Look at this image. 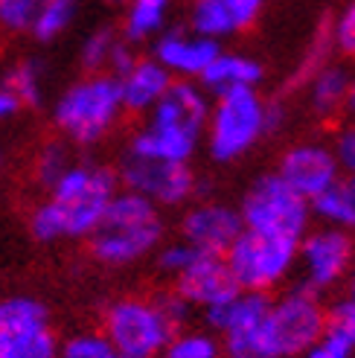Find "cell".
<instances>
[{
  "label": "cell",
  "mask_w": 355,
  "mask_h": 358,
  "mask_svg": "<svg viewBox=\"0 0 355 358\" xmlns=\"http://www.w3.org/2000/svg\"><path fill=\"white\" fill-rule=\"evenodd\" d=\"M262 76H265V67L254 56L239 50H219V56L201 73L198 85L210 96H222L233 91H256Z\"/></svg>",
  "instance_id": "cell-18"
},
{
  "label": "cell",
  "mask_w": 355,
  "mask_h": 358,
  "mask_svg": "<svg viewBox=\"0 0 355 358\" xmlns=\"http://www.w3.org/2000/svg\"><path fill=\"white\" fill-rule=\"evenodd\" d=\"M164 234L166 224L161 219V207L131 189H119L96 230L87 236V248L102 265L126 268L154 254L164 245Z\"/></svg>",
  "instance_id": "cell-4"
},
{
  "label": "cell",
  "mask_w": 355,
  "mask_h": 358,
  "mask_svg": "<svg viewBox=\"0 0 355 358\" xmlns=\"http://www.w3.org/2000/svg\"><path fill=\"white\" fill-rule=\"evenodd\" d=\"M277 175L297 195H303L306 201H314L317 195L326 192L341 178V166L332 146L306 140V143H294L291 149L282 152Z\"/></svg>",
  "instance_id": "cell-12"
},
{
  "label": "cell",
  "mask_w": 355,
  "mask_h": 358,
  "mask_svg": "<svg viewBox=\"0 0 355 358\" xmlns=\"http://www.w3.org/2000/svg\"><path fill=\"white\" fill-rule=\"evenodd\" d=\"M59 358H119V352L105 332H79L61 344Z\"/></svg>",
  "instance_id": "cell-31"
},
{
  "label": "cell",
  "mask_w": 355,
  "mask_h": 358,
  "mask_svg": "<svg viewBox=\"0 0 355 358\" xmlns=\"http://www.w3.org/2000/svg\"><path fill=\"white\" fill-rule=\"evenodd\" d=\"M344 111L355 114V79H349V87H347V99H344Z\"/></svg>",
  "instance_id": "cell-38"
},
{
  "label": "cell",
  "mask_w": 355,
  "mask_h": 358,
  "mask_svg": "<svg viewBox=\"0 0 355 358\" xmlns=\"http://www.w3.org/2000/svg\"><path fill=\"white\" fill-rule=\"evenodd\" d=\"M326 329V306L321 294L291 289L271 300L268 315L254 329L222 338L227 358H300Z\"/></svg>",
  "instance_id": "cell-2"
},
{
  "label": "cell",
  "mask_w": 355,
  "mask_h": 358,
  "mask_svg": "<svg viewBox=\"0 0 355 358\" xmlns=\"http://www.w3.org/2000/svg\"><path fill=\"white\" fill-rule=\"evenodd\" d=\"M99 3H105V6H126L129 0H99Z\"/></svg>",
  "instance_id": "cell-40"
},
{
  "label": "cell",
  "mask_w": 355,
  "mask_h": 358,
  "mask_svg": "<svg viewBox=\"0 0 355 358\" xmlns=\"http://www.w3.org/2000/svg\"><path fill=\"white\" fill-rule=\"evenodd\" d=\"M70 164H73L70 149L64 146L61 140H50V143H44V146H41L38 157H35V181H38L44 189H50L64 175V169Z\"/></svg>",
  "instance_id": "cell-30"
},
{
  "label": "cell",
  "mask_w": 355,
  "mask_h": 358,
  "mask_svg": "<svg viewBox=\"0 0 355 358\" xmlns=\"http://www.w3.org/2000/svg\"><path fill=\"white\" fill-rule=\"evenodd\" d=\"M47 324H50V312L41 300L27 297V294L0 297V332L32 329V327H47Z\"/></svg>",
  "instance_id": "cell-27"
},
{
  "label": "cell",
  "mask_w": 355,
  "mask_h": 358,
  "mask_svg": "<svg viewBox=\"0 0 355 358\" xmlns=\"http://www.w3.org/2000/svg\"><path fill=\"white\" fill-rule=\"evenodd\" d=\"M122 111L119 85L111 73H85L52 102V125L73 146H96L108 137Z\"/></svg>",
  "instance_id": "cell-5"
},
{
  "label": "cell",
  "mask_w": 355,
  "mask_h": 358,
  "mask_svg": "<svg viewBox=\"0 0 355 358\" xmlns=\"http://www.w3.org/2000/svg\"><path fill=\"white\" fill-rule=\"evenodd\" d=\"M59 338L47 327L0 332V358H59Z\"/></svg>",
  "instance_id": "cell-23"
},
{
  "label": "cell",
  "mask_w": 355,
  "mask_h": 358,
  "mask_svg": "<svg viewBox=\"0 0 355 358\" xmlns=\"http://www.w3.org/2000/svg\"><path fill=\"white\" fill-rule=\"evenodd\" d=\"M329 38L338 52L355 59V0L344 3V9L335 15V21L329 24Z\"/></svg>",
  "instance_id": "cell-34"
},
{
  "label": "cell",
  "mask_w": 355,
  "mask_h": 358,
  "mask_svg": "<svg viewBox=\"0 0 355 358\" xmlns=\"http://www.w3.org/2000/svg\"><path fill=\"white\" fill-rule=\"evenodd\" d=\"M355 262V242L349 230L317 227L297 242V265L303 274V289L321 294L347 280Z\"/></svg>",
  "instance_id": "cell-10"
},
{
  "label": "cell",
  "mask_w": 355,
  "mask_h": 358,
  "mask_svg": "<svg viewBox=\"0 0 355 358\" xmlns=\"http://www.w3.org/2000/svg\"><path fill=\"white\" fill-rule=\"evenodd\" d=\"M224 265L242 292L268 294L297 268V239L242 230L239 239L224 250Z\"/></svg>",
  "instance_id": "cell-8"
},
{
  "label": "cell",
  "mask_w": 355,
  "mask_h": 358,
  "mask_svg": "<svg viewBox=\"0 0 355 358\" xmlns=\"http://www.w3.org/2000/svg\"><path fill=\"white\" fill-rule=\"evenodd\" d=\"M324 335L335 338V341L347 344L349 350H355V303H349L347 297L338 300L332 309H326V329Z\"/></svg>",
  "instance_id": "cell-33"
},
{
  "label": "cell",
  "mask_w": 355,
  "mask_h": 358,
  "mask_svg": "<svg viewBox=\"0 0 355 358\" xmlns=\"http://www.w3.org/2000/svg\"><path fill=\"white\" fill-rule=\"evenodd\" d=\"M172 73L154 62L152 56H137V62L126 70L122 76H117L119 85V99L126 114H149L157 102L164 99V94L172 85Z\"/></svg>",
  "instance_id": "cell-17"
},
{
  "label": "cell",
  "mask_w": 355,
  "mask_h": 358,
  "mask_svg": "<svg viewBox=\"0 0 355 358\" xmlns=\"http://www.w3.org/2000/svg\"><path fill=\"white\" fill-rule=\"evenodd\" d=\"M154 254H157V268H161L166 277L178 280L189 265H195V259L201 257V250H198V248H192V245L184 242V239H178V242L161 245V248L154 250Z\"/></svg>",
  "instance_id": "cell-32"
},
{
  "label": "cell",
  "mask_w": 355,
  "mask_h": 358,
  "mask_svg": "<svg viewBox=\"0 0 355 358\" xmlns=\"http://www.w3.org/2000/svg\"><path fill=\"white\" fill-rule=\"evenodd\" d=\"M117 178L126 184V189L143 195L154 207L187 204L195 195V189H198V181H195V172L189 169V164H172V160L140 157L129 152L122 157Z\"/></svg>",
  "instance_id": "cell-11"
},
{
  "label": "cell",
  "mask_w": 355,
  "mask_h": 358,
  "mask_svg": "<svg viewBox=\"0 0 355 358\" xmlns=\"http://www.w3.org/2000/svg\"><path fill=\"white\" fill-rule=\"evenodd\" d=\"M47 192L50 195L29 216L32 236L38 242L87 239L119 192V178L102 164L73 160Z\"/></svg>",
  "instance_id": "cell-1"
},
{
  "label": "cell",
  "mask_w": 355,
  "mask_h": 358,
  "mask_svg": "<svg viewBox=\"0 0 355 358\" xmlns=\"http://www.w3.org/2000/svg\"><path fill=\"white\" fill-rule=\"evenodd\" d=\"M175 292L181 294L189 306L195 309H210L216 303L227 300L233 292H239L236 280L230 277L224 257L216 254H201L195 259V265H189L187 271L175 280Z\"/></svg>",
  "instance_id": "cell-16"
},
{
  "label": "cell",
  "mask_w": 355,
  "mask_h": 358,
  "mask_svg": "<svg viewBox=\"0 0 355 358\" xmlns=\"http://www.w3.org/2000/svg\"><path fill=\"white\" fill-rule=\"evenodd\" d=\"M17 111H21V105H17V99L6 91L3 85H0V122H6V120H12Z\"/></svg>",
  "instance_id": "cell-37"
},
{
  "label": "cell",
  "mask_w": 355,
  "mask_h": 358,
  "mask_svg": "<svg viewBox=\"0 0 355 358\" xmlns=\"http://www.w3.org/2000/svg\"><path fill=\"white\" fill-rule=\"evenodd\" d=\"M312 216L326 227L355 230V175H341L326 192L312 201Z\"/></svg>",
  "instance_id": "cell-21"
},
{
  "label": "cell",
  "mask_w": 355,
  "mask_h": 358,
  "mask_svg": "<svg viewBox=\"0 0 355 358\" xmlns=\"http://www.w3.org/2000/svg\"><path fill=\"white\" fill-rule=\"evenodd\" d=\"M245 230L236 207L224 201H201L192 204L181 216V239L198 248L201 254L224 257V250L239 239Z\"/></svg>",
  "instance_id": "cell-13"
},
{
  "label": "cell",
  "mask_w": 355,
  "mask_h": 358,
  "mask_svg": "<svg viewBox=\"0 0 355 358\" xmlns=\"http://www.w3.org/2000/svg\"><path fill=\"white\" fill-rule=\"evenodd\" d=\"M0 85L17 99V105L27 108H38L44 102V67L38 59H17L6 67Z\"/></svg>",
  "instance_id": "cell-24"
},
{
  "label": "cell",
  "mask_w": 355,
  "mask_h": 358,
  "mask_svg": "<svg viewBox=\"0 0 355 358\" xmlns=\"http://www.w3.org/2000/svg\"><path fill=\"white\" fill-rule=\"evenodd\" d=\"M172 0H129L122 6V27L119 35L129 44L154 41L161 32L169 29Z\"/></svg>",
  "instance_id": "cell-20"
},
{
  "label": "cell",
  "mask_w": 355,
  "mask_h": 358,
  "mask_svg": "<svg viewBox=\"0 0 355 358\" xmlns=\"http://www.w3.org/2000/svg\"><path fill=\"white\" fill-rule=\"evenodd\" d=\"M102 332L111 338L119 358H161L175 327L157 300L119 297L105 309Z\"/></svg>",
  "instance_id": "cell-9"
},
{
  "label": "cell",
  "mask_w": 355,
  "mask_h": 358,
  "mask_svg": "<svg viewBox=\"0 0 355 358\" xmlns=\"http://www.w3.org/2000/svg\"><path fill=\"white\" fill-rule=\"evenodd\" d=\"M222 44L204 38V35L187 29H166L152 41V59L161 62L172 79L198 82L201 73L210 67V62L219 56Z\"/></svg>",
  "instance_id": "cell-15"
},
{
  "label": "cell",
  "mask_w": 355,
  "mask_h": 358,
  "mask_svg": "<svg viewBox=\"0 0 355 358\" xmlns=\"http://www.w3.org/2000/svg\"><path fill=\"white\" fill-rule=\"evenodd\" d=\"M207 120V152L216 164H233L245 157L256 143L271 134L268 129V102L259 91H233L212 96Z\"/></svg>",
  "instance_id": "cell-6"
},
{
  "label": "cell",
  "mask_w": 355,
  "mask_h": 358,
  "mask_svg": "<svg viewBox=\"0 0 355 358\" xmlns=\"http://www.w3.org/2000/svg\"><path fill=\"white\" fill-rule=\"evenodd\" d=\"M271 306V297L268 294H259V292H233L227 300L216 303V306L204 309V317L210 329L227 338V335H239L254 329L256 324H262L265 315H268Z\"/></svg>",
  "instance_id": "cell-19"
},
{
  "label": "cell",
  "mask_w": 355,
  "mask_h": 358,
  "mask_svg": "<svg viewBox=\"0 0 355 358\" xmlns=\"http://www.w3.org/2000/svg\"><path fill=\"white\" fill-rule=\"evenodd\" d=\"M47 0H0V32L29 35Z\"/></svg>",
  "instance_id": "cell-29"
},
{
  "label": "cell",
  "mask_w": 355,
  "mask_h": 358,
  "mask_svg": "<svg viewBox=\"0 0 355 358\" xmlns=\"http://www.w3.org/2000/svg\"><path fill=\"white\" fill-rule=\"evenodd\" d=\"M0 164H3V152H0Z\"/></svg>",
  "instance_id": "cell-41"
},
{
  "label": "cell",
  "mask_w": 355,
  "mask_h": 358,
  "mask_svg": "<svg viewBox=\"0 0 355 358\" xmlns=\"http://www.w3.org/2000/svg\"><path fill=\"white\" fill-rule=\"evenodd\" d=\"M222 341L204 329H175L161 358H222Z\"/></svg>",
  "instance_id": "cell-28"
},
{
  "label": "cell",
  "mask_w": 355,
  "mask_h": 358,
  "mask_svg": "<svg viewBox=\"0 0 355 358\" xmlns=\"http://www.w3.org/2000/svg\"><path fill=\"white\" fill-rule=\"evenodd\" d=\"M210 105V94L198 82L175 79L164 99L146 114V125L134 131L126 152L172 160V164H189L204 140Z\"/></svg>",
  "instance_id": "cell-3"
},
{
  "label": "cell",
  "mask_w": 355,
  "mask_h": 358,
  "mask_svg": "<svg viewBox=\"0 0 355 358\" xmlns=\"http://www.w3.org/2000/svg\"><path fill=\"white\" fill-rule=\"evenodd\" d=\"M122 41V35L114 27H94L79 44V64L85 73H108L111 59Z\"/></svg>",
  "instance_id": "cell-26"
},
{
  "label": "cell",
  "mask_w": 355,
  "mask_h": 358,
  "mask_svg": "<svg viewBox=\"0 0 355 358\" xmlns=\"http://www.w3.org/2000/svg\"><path fill=\"white\" fill-rule=\"evenodd\" d=\"M352 355H355V350H349L347 344L335 341L329 335H321V341L312 344L300 358H352Z\"/></svg>",
  "instance_id": "cell-36"
},
{
  "label": "cell",
  "mask_w": 355,
  "mask_h": 358,
  "mask_svg": "<svg viewBox=\"0 0 355 358\" xmlns=\"http://www.w3.org/2000/svg\"><path fill=\"white\" fill-rule=\"evenodd\" d=\"M245 230L265 236L303 239L312 227V201L297 195L277 172L259 175L239 204Z\"/></svg>",
  "instance_id": "cell-7"
},
{
  "label": "cell",
  "mask_w": 355,
  "mask_h": 358,
  "mask_svg": "<svg viewBox=\"0 0 355 358\" xmlns=\"http://www.w3.org/2000/svg\"><path fill=\"white\" fill-rule=\"evenodd\" d=\"M335 157H338V166L347 175H355V125L344 129L338 137H335V146H332Z\"/></svg>",
  "instance_id": "cell-35"
},
{
  "label": "cell",
  "mask_w": 355,
  "mask_h": 358,
  "mask_svg": "<svg viewBox=\"0 0 355 358\" xmlns=\"http://www.w3.org/2000/svg\"><path fill=\"white\" fill-rule=\"evenodd\" d=\"M347 300L355 303V262L349 268V274H347Z\"/></svg>",
  "instance_id": "cell-39"
},
{
  "label": "cell",
  "mask_w": 355,
  "mask_h": 358,
  "mask_svg": "<svg viewBox=\"0 0 355 358\" xmlns=\"http://www.w3.org/2000/svg\"><path fill=\"white\" fill-rule=\"evenodd\" d=\"M79 12H82V0H47L41 15L35 17L29 35L35 41H41V44L56 41L76 24Z\"/></svg>",
  "instance_id": "cell-25"
},
{
  "label": "cell",
  "mask_w": 355,
  "mask_h": 358,
  "mask_svg": "<svg viewBox=\"0 0 355 358\" xmlns=\"http://www.w3.org/2000/svg\"><path fill=\"white\" fill-rule=\"evenodd\" d=\"M349 73L338 64H324L317 73L309 79V108L317 117H335L344 111V99H347V87H349Z\"/></svg>",
  "instance_id": "cell-22"
},
{
  "label": "cell",
  "mask_w": 355,
  "mask_h": 358,
  "mask_svg": "<svg viewBox=\"0 0 355 358\" xmlns=\"http://www.w3.org/2000/svg\"><path fill=\"white\" fill-rule=\"evenodd\" d=\"M265 9V0H189V29L212 41H227L251 32Z\"/></svg>",
  "instance_id": "cell-14"
}]
</instances>
